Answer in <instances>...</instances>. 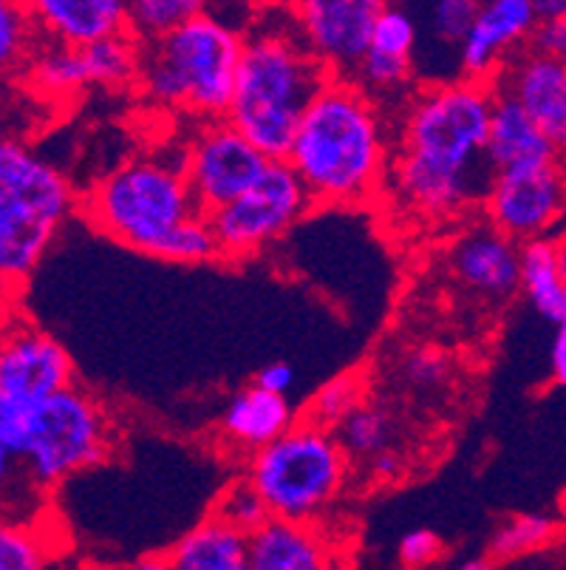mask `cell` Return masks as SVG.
Returning <instances> with one entry per match:
<instances>
[{
    "mask_svg": "<svg viewBox=\"0 0 566 570\" xmlns=\"http://www.w3.org/2000/svg\"><path fill=\"white\" fill-rule=\"evenodd\" d=\"M496 86L445 80L403 102L386 190L419 222H454L481 207L490 188L487 163Z\"/></svg>",
    "mask_w": 566,
    "mask_h": 570,
    "instance_id": "1",
    "label": "cell"
},
{
    "mask_svg": "<svg viewBox=\"0 0 566 570\" xmlns=\"http://www.w3.org/2000/svg\"><path fill=\"white\" fill-rule=\"evenodd\" d=\"M80 210L102 236L173 264L218 258L216 233L187 183L181 148L125 159L88 188Z\"/></svg>",
    "mask_w": 566,
    "mask_h": 570,
    "instance_id": "2",
    "label": "cell"
},
{
    "mask_svg": "<svg viewBox=\"0 0 566 570\" xmlns=\"http://www.w3.org/2000/svg\"><path fill=\"white\" fill-rule=\"evenodd\" d=\"M394 134L380 102L329 77L306 106L287 163L318 205H363L386 190Z\"/></svg>",
    "mask_w": 566,
    "mask_h": 570,
    "instance_id": "3",
    "label": "cell"
},
{
    "mask_svg": "<svg viewBox=\"0 0 566 570\" xmlns=\"http://www.w3.org/2000/svg\"><path fill=\"white\" fill-rule=\"evenodd\" d=\"M329 77L298 38L287 9L261 12L244 35L227 119L269 163H280L289 157L306 106Z\"/></svg>",
    "mask_w": 566,
    "mask_h": 570,
    "instance_id": "4",
    "label": "cell"
},
{
    "mask_svg": "<svg viewBox=\"0 0 566 570\" xmlns=\"http://www.w3.org/2000/svg\"><path fill=\"white\" fill-rule=\"evenodd\" d=\"M244 35L218 14H199L165 38L142 46L139 95L156 108L196 122L225 119L236 91Z\"/></svg>",
    "mask_w": 566,
    "mask_h": 570,
    "instance_id": "5",
    "label": "cell"
},
{
    "mask_svg": "<svg viewBox=\"0 0 566 570\" xmlns=\"http://www.w3.org/2000/svg\"><path fill=\"white\" fill-rule=\"evenodd\" d=\"M80 210L69 176L18 137L0 134V289L38 269L60 227Z\"/></svg>",
    "mask_w": 566,
    "mask_h": 570,
    "instance_id": "6",
    "label": "cell"
},
{
    "mask_svg": "<svg viewBox=\"0 0 566 570\" xmlns=\"http://www.w3.org/2000/svg\"><path fill=\"white\" fill-rule=\"evenodd\" d=\"M244 476L258 491L269 517L318 522L346 485L349 454L331 429L298 420L289 432L249 454Z\"/></svg>",
    "mask_w": 566,
    "mask_h": 570,
    "instance_id": "7",
    "label": "cell"
},
{
    "mask_svg": "<svg viewBox=\"0 0 566 570\" xmlns=\"http://www.w3.org/2000/svg\"><path fill=\"white\" fill-rule=\"evenodd\" d=\"M113 449V423L106 406L82 386L62 389L31 406L23 460L34 489H57L80 471L106 463Z\"/></svg>",
    "mask_w": 566,
    "mask_h": 570,
    "instance_id": "8",
    "label": "cell"
},
{
    "mask_svg": "<svg viewBox=\"0 0 566 570\" xmlns=\"http://www.w3.org/2000/svg\"><path fill=\"white\" fill-rule=\"evenodd\" d=\"M311 205L315 202L292 165L287 159L269 163L261 179L247 194L207 214L216 233L218 258L241 262L258 256L287 236L309 214Z\"/></svg>",
    "mask_w": 566,
    "mask_h": 570,
    "instance_id": "9",
    "label": "cell"
},
{
    "mask_svg": "<svg viewBox=\"0 0 566 570\" xmlns=\"http://www.w3.org/2000/svg\"><path fill=\"white\" fill-rule=\"evenodd\" d=\"M187 183L205 214L230 205L261 179L269 159L230 119H207L181 142Z\"/></svg>",
    "mask_w": 566,
    "mask_h": 570,
    "instance_id": "10",
    "label": "cell"
},
{
    "mask_svg": "<svg viewBox=\"0 0 566 570\" xmlns=\"http://www.w3.org/2000/svg\"><path fill=\"white\" fill-rule=\"evenodd\" d=\"M481 210L487 225L516 245L555 238L558 227L566 225V163L558 159L493 174Z\"/></svg>",
    "mask_w": 566,
    "mask_h": 570,
    "instance_id": "11",
    "label": "cell"
},
{
    "mask_svg": "<svg viewBox=\"0 0 566 570\" xmlns=\"http://www.w3.org/2000/svg\"><path fill=\"white\" fill-rule=\"evenodd\" d=\"M386 7L388 0H292L287 12L311 57L331 77H349Z\"/></svg>",
    "mask_w": 566,
    "mask_h": 570,
    "instance_id": "12",
    "label": "cell"
},
{
    "mask_svg": "<svg viewBox=\"0 0 566 570\" xmlns=\"http://www.w3.org/2000/svg\"><path fill=\"white\" fill-rule=\"evenodd\" d=\"M75 386V361L49 333L23 318H9L0 338V389L23 406H40Z\"/></svg>",
    "mask_w": 566,
    "mask_h": 570,
    "instance_id": "13",
    "label": "cell"
},
{
    "mask_svg": "<svg viewBox=\"0 0 566 570\" xmlns=\"http://www.w3.org/2000/svg\"><path fill=\"white\" fill-rule=\"evenodd\" d=\"M448 269L461 289L487 304H505L522 293V245L481 222L456 236Z\"/></svg>",
    "mask_w": 566,
    "mask_h": 570,
    "instance_id": "14",
    "label": "cell"
},
{
    "mask_svg": "<svg viewBox=\"0 0 566 570\" xmlns=\"http://www.w3.org/2000/svg\"><path fill=\"white\" fill-rule=\"evenodd\" d=\"M536 0H481V12L474 29L459 46V71L470 80L493 82L502 66L527 49L536 32Z\"/></svg>",
    "mask_w": 566,
    "mask_h": 570,
    "instance_id": "15",
    "label": "cell"
},
{
    "mask_svg": "<svg viewBox=\"0 0 566 570\" xmlns=\"http://www.w3.org/2000/svg\"><path fill=\"white\" fill-rule=\"evenodd\" d=\"M493 86L529 114L566 163V63L522 49L502 66Z\"/></svg>",
    "mask_w": 566,
    "mask_h": 570,
    "instance_id": "16",
    "label": "cell"
},
{
    "mask_svg": "<svg viewBox=\"0 0 566 570\" xmlns=\"http://www.w3.org/2000/svg\"><path fill=\"white\" fill-rule=\"evenodd\" d=\"M40 40L91 46L128 32V0H26Z\"/></svg>",
    "mask_w": 566,
    "mask_h": 570,
    "instance_id": "17",
    "label": "cell"
},
{
    "mask_svg": "<svg viewBox=\"0 0 566 570\" xmlns=\"http://www.w3.org/2000/svg\"><path fill=\"white\" fill-rule=\"evenodd\" d=\"M252 570H340L331 539L315 522L269 520L249 533Z\"/></svg>",
    "mask_w": 566,
    "mask_h": 570,
    "instance_id": "18",
    "label": "cell"
},
{
    "mask_svg": "<svg viewBox=\"0 0 566 570\" xmlns=\"http://www.w3.org/2000/svg\"><path fill=\"white\" fill-rule=\"evenodd\" d=\"M295 423L298 420H295V406L289 397L275 395V392L252 383V386L238 389L227 401L221 420H218V432L241 452L256 454L258 449L289 432Z\"/></svg>",
    "mask_w": 566,
    "mask_h": 570,
    "instance_id": "19",
    "label": "cell"
},
{
    "mask_svg": "<svg viewBox=\"0 0 566 570\" xmlns=\"http://www.w3.org/2000/svg\"><path fill=\"white\" fill-rule=\"evenodd\" d=\"M558 159L553 142L529 119V114L513 97L496 91L490 134H487V163H490L493 174L536 168V165H549Z\"/></svg>",
    "mask_w": 566,
    "mask_h": 570,
    "instance_id": "20",
    "label": "cell"
},
{
    "mask_svg": "<svg viewBox=\"0 0 566 570\" xmlns=\"http://www.w3.org/2000/svg\"><path fill=\"white\" fill-rule=\"evenodd\" d=\"M26 82L46 100H71L97 86V69L86 46H62L40 40L23 69Z\"/></svg>",
    "mask_w": 566,
    "mask_h": 570,
    "instance_id": "21",
    "label": "cell"
},
{
    "mask_svg": "<svg viewBox=\"0 0 566 570\" xmlns=\"http://www.w3.org/2000/svg\"><path fill=\"white\" fill-rule=\"evenodd\" d=\"M168 559L173 570H252L249 537L216 514L179 537Z\"/></svg>",
    "mask_w": 566,
    "mask_h": 570,
    "instance_id": "22",
    "label": "cell"
},
{
    "mask_svg": "<svg viewBox=\"0 0 566 570\" xmlns=\"http://www.w3.org/2000/svg\"><path fill=\"white\" fill-rule=\"evenodd\" d=\"M522 293L544 321L566 324V245L558 238L522 245Z\"/></svg>",
    "mask_w": 566,
    "mask_h": 570,
    "instance_id": "23",
    "label": "cell"
},
{
    "mask_svg": "<svg viewBox=\"0 0 566 570\" xmlns=\"http://www.w3.org/2000/svg\"><path fill=\"white\" fill-rule=\"evenodd\" d=\"M212 9V0H128V32L142 46Z\"/></svg>",
    "mask_w": 566,
    "mask_h": 570,
    "instance_id": "24",
    "label": "cell"
},
{
    "mask_svg": "<svg viewBox=\"0 0 566 570\" xmlns=\"http://www.w3.org/2000/svg\"><path fill=\"white\" fill-rule=\"evenodd\" d=\"M335 434L340 440L342 452L349 454V460L371 463L377 454L391 449L394 417L386 406L366 401L355 414L342 420Z\"/></svg>",
    "mask_w": 566,
    "mask_h": 570,
    "instance_id": "25",
    "label": "cell"
},
{
    "mask_svg": "<svg viewBox=\"0 0 566 570\" xmlns=\"http://www.w3.org/2000/svg\"><path fill=\"white\" fill-rule=\"evenodd\" d=\"M349 80H355L380 106L399 102V97L408 91L414 80V57H394L383 55L377 49H368L349 75Z\"/></svg>",
    "mask_w": 566,
    "mask_h": 570,
    "instance_id": "26",
    "label": "cell"
},
{
    "mask_svg": "<svg viewBox=\"0 0 566 570\" xmlns=\"http://www.w3.org/2000/svg\"><path fill=\"white\" fill-rule=\"evenodd\" d=\"M40 43L26 0H0V77L18 75Z\"/></svg>",
    "mask_w": 566,
    "mask_h": 570,
    "instance_id": "27",
    "label": "cell"
},
{
    "mask_svg": "<svg viewBox=\"0 0 566 570\" xmlns=\"http://www.w3.org/2000/svg\"><path fill=\"white\" fill-rule=\"evenodd\" d=\"M363 403H366V381L355 372H346V375H337L335 381L324 383L315 392V397L306 406V420L337 432L342 420L355 414Z\"/></svg>",
    "mask_w": 566,
    "mask_h": 570,
    "instance_id": "28",
    "label": "cell"
},
{
    "mask_svg": "<svg viewBox=\"0 0 566 570\" xmlns=\"http://www.w3.org/2000/svg\"><path fill=\"white\" fill-rule=\"evenodd\" d=\"M49 542L38 528L0 517V570H51Z\"/></svg>",
    "mask_w": 566,
    "mask_h": 570,
    "instance_id": "29",
    "label": "cell"
},
{
    "mask_svg": "<svg viewBox=\"0 0 566 570\" xmlns=\"http://www.w3.org/2000/svg\"><path fill=\"white\" fill-rule=\"evenodd\" d=\"M555 522L544 514H518L498 525L490 537L493 559H516L544 548L553 539Z\"/></svg>",
    "mask_w": 566,
    "mask_h": 570,
    "instance_id": "30",
    "label": "cell"
},
{
    "mask_svg": "<svg viewBox=\"0 0 566 570\" xmlns=\"http://www.w3.org/2000/svg\"><path fill=\"white\" fill-rule=\"evenodd\" d=\"M216 517H221L227 525L238 528L247 537L256 533L264 522L272 520L258 491L247 483V476H241V480H236V483L221 491L216 502Z\"/></svg>",
    "mask_w": 566,
    "mask_h": 570,
    "instance_id": "31",
    "label": "cell"
},
{
    "mask_svg": "<svg viewBox=\"0 0 566 570\" xmlns=\"http://www.w3.org/2000/svg\"><path fill=\"white\" fill-rule=\"evenodd\" d=\"M481 12V0H434L430 7V32L439 43L459 51L461 40L470 35Z\"/></svg>",
    "mask_w": 566,
    "mask_h": 570,
    "instance_id": "32",
    "label": "cell"
},
{
    "mask_svg": "<svg viewBox=\"0 0 566 570\" xmlns=\"http://www.w3.org/2000/svg\"><path fill=\"white\" fill-rule=\"evenodd\" d=\"M417 23L403 7H391L388 3L386 12L380 14L377 26H374L371 32V43L368 49H377L383 55H394V57H414V49H417Z\"/></svg>",
    "mask_w": 566,
    "mask_h": 570,
    "instance_id": "33",
    "label": "cell"
},
{
    "mask_svg": "<svg viewBox=\"0 0 566 570\" xmlns=\"http://www.w3.org/2000/svg\"><path fill=\"white\" fill-rule=\"evenodd\" d=\"M399 370H403V381L408 386L430 392V389H439L450 381V357L445 352L423 346V350L408 352Z\"/></svg>",
    "mask_w": 566,
    "mask_h": 570,
    "instance_id": "34",
    "label": "cell"
},
{
    "mask_svg": "<svg viewBox=\"0 0 566 570\" xmlns=\"http://www.w3.org/2000/svg\"><path fill=\"white\" fill-rule=\"evenodd\" d=\"M443 551H445L443 537H439L436 531H430V528H411V531H405L397 546L399 564L408 570L430 568L436 559L443 557Z\"/></svg>",
    "mask_w": 566,
    "mask_h": 570,
    "instance_id": "35",
    "label": "cell"
},
{
    "mask_svg": "<svg viewBox=\"0 0 566 570\" xmlns=\"http://www.w3.org/2000/svg\"><path fill=\"white\" fill-rule=\"evenodd\" d=\"M29 414L31 406H23L0 389V443L12 449L14 454H23L26 434H29Z\"/></svg>",
    "mask_w": 566,
    "mask_h": 570,
    "instance_id": "36",
    "label": "cell"
},
{
    "mask_svg": "<svg viewBox=\"0 0 566 570\" xmlns=\"http://www.w3.org/2000/svg\"><path fill=\"white\" fill-rule=\"evenodd\" d=\"M527 49L566 63V14H560V18L538 20L536 32H533V38H529Z\"/></svg>",
    "mask_w": 566,
    "mask_h": 570,
    "instance_id": "37",
    "label": "cell"
},
{
    "mask_svg": "<svg viewBox=\"0 0 566 570\" xmlns=\"http://www.w3.org/2000/svg\"><path fill=\"white\" fill-rule=\"evenodd\" d=\"M20 483L31 485L23 460H20L12 449H7V445L0 443V502L12 500Z\"/></svg>",
    "mask_w": 566,
    "mask_h": 570,
    "instance_id": "38",
    "label": "cell"
},
{
    "mask_svg": "<svg viewBox=\"0 0 566 570\" xmlns=\"http://www.w3.org/2000/svg\"><path fill=\"white\" fill-rule=\"evenodd\" d=\"M256 383L267 389V392L289 397V392H292L295 383H298V372H295V366L287 364V361H272V364H267L258 372Z\"/></svg>",
    "mask_w": 566,
    "mask_h": 570,
    "instance_id": "39",
    "label": "cell"
},
{
    "mask_svg": "<svg viewBox=\"0 0 566 570\" xmlns=\"http://www.w3.org/2000/svg\"><path fill=\"white\" fill-rule=\"evenodd\" d=\"M549 372H553V381L566 389V324L555 326V338L549 346Z\"/></svg>",
    "mask_w": 566,
    "mask_h": 570,
    "instance_id": "40",
    "label": "cell"
},
{
    "mask_svg": "<svg viewBox=\"0 0 566 570\" xmlns=\"http://www.w3.org/2000/svg\"><path fill=\"white\" fill-rule=\"evenodd\" d=\"M368 469H371V474L377 476V480H394V476H399V471H403V458H399L397 449H386L383 454H377V458L368 463Z\"/></svg>",
    "mask_w": 566,
    "mask_h": 570,
    "instance_id": "41",
    "label": "cell"
},
{
    "mask_svg": "<svg viewBox=\"0 0 566 570\" xmlns=\"http://www.w3.org/2000/svg\"><path fill=\"white\" fill-rule=\"evenodd\" d=\"M122 570H173V564H170L168 557H145V559H137V562H131Z\"/></svg>",
    "mask_w": 566,
    "mask_h": 570,
    "instance_id": "42",
    "label": "cell"
},
{
    "mask_svg": "<svg viewBox=\"0 0 566 570\" xmlns=\"http://www.w3.org/2000/svg\"><path fill=\"white\" fill-rule=\"evenodd\" d=\"M536 7L542 18H560V14H566V0H536Z\"/></svg>",
    "mask_w": 566,
    "mask_h": 570,
    "instance_id": "43",
    "label": "cell"
},
{
    "mask_svg": "<svg viewBox=\"0 0 566 570\" xmlns=\"http://www.w3.org/2000/svg\"><path fill=\"white\" fill-rule=\"evenodd\" d=\"M244 3L261 14V12H278V9H289V3H292V0H244Z\"/></svg>",
    "mask_w": 566,
    "mask_h": 570,
    "instance_id": "44",
    "label": "cell"
},
{
    "mask_svg": "<svg viewBox=\"0 0 566 570\" xmlns=\"http://www.w3.org/2000/svg\"><path fill=\"white\" fill-rule=\"evenodd\" d=\"M454 570H493V559L490 557H470L465 562L456 564Z\"/></svg>",
    "mask_w": 566,
    "mask_h": 570,
    "instance_id": "45",
    "label": "cell"
},
{
    "mask_svg": "<svg viewBox=\"0 0 566 570\" xmlns=\"http://www.w3.org/2000/svg\"><path fill=\"white\" fill-rule=\"evenodd\" d=\"M9 318H12V315H9V313H7V309L0 307V338H3V330H7Z\"/></svg>",
    "mask_w": 566,
    "mask_h": 570,
    "instance_id": "46",
    "label": "cell"
}]
</instances>
